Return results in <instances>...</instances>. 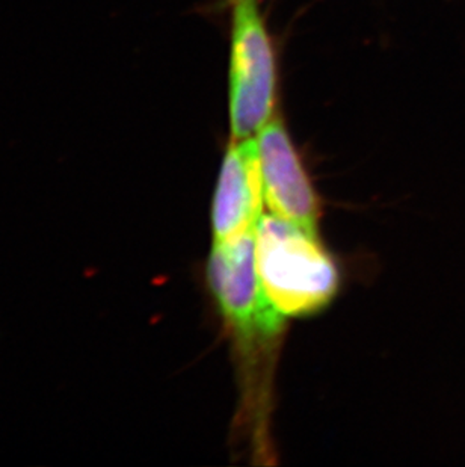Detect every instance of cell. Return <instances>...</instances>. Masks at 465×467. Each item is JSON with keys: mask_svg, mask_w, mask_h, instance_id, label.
Here are the masks:
<instances>
[{"mask_svg": "<svg viewBox=\"0 0 465 467\" xmlns=\"http://www.w3.org/2000/svg\"><path fill=\"white\" fill-rule=\"evenodd\" d=\"M275 61L255 0H236L230 70V124L234 141L254 137L273 119Z\"/></svg>", "mask_w": 465, "mask_h": 467, "instance_id": "obj_3", "label": "cell"}, {"mask_svg": "<svg viewBox=\"0 0 465 467\" xmlns=\"http://www.w3.org/2000/svg\"><path fill=\"white\" fill-rule=\"evenodd\" d=\"M264 202L274 215L317 234L321 200L280 119L257 137Z\"/></svg>", "mask_w": 465, "mask_h": 467, "instance_id": "obj_4", "label": "cell"}, {"mask_svg": "<svg viewBox=\"0 0 465 467\" xmlns=\"http://www.w3.org/2000/svg\"><path fill=\"white\" fill-rule=\"evenodd\" d=\"M255 269L264 296L284 317L321 312L340 289V269L317 234L280 216L254 230Z\"/></svg>", "mask_w": 465, "mask_h": 467, "instance_id": "obj_1", "label": "cell"}, {"mask_svg": "<svg viewBox=\"0 0 465 467\" xmlns=\"http://www.w3.org/2000/svg\"><path fill=\"white\" fill-rule=\"evenodd\" d=\"M264 202L257 140H232L212 203L213 243H225L254 232L264 215Z\"/></svg>", "mask_w": 465, "mask_h": 467, "instance_id": "obj_5", "label": "cell"}, {"mask_svg": "<svg viewBox=\"0 0 465 467\" xmlns=\"http://www.w3.org/2000/svg\"><path fill=\"white\" fill-rule=\"evenodd\" d=\"M207 280L245 368L271 362L284 317L264 296L255 269L254 232L213 244Z\"/></svg>", "mask_w": 465, "mask_h": 467, "instance_id": "obj_2", "label": "cell"}]
</instances>
